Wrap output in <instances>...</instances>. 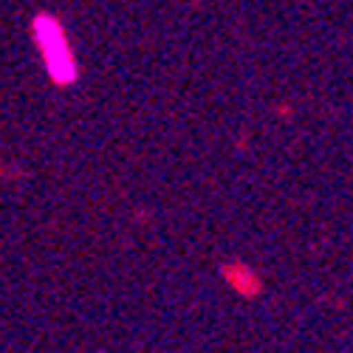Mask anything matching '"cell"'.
Instances as JSON below:
<instances>
[{"mask_svg": "<svg viewBox=\"0 0 353 353\" xmlns=\"http://www.w3.org/2000/svg\"><path fill=\"white\" fill-rule=\"evenodd\" d=\"M34 34H37V43H40V51L46 57V65H48V74L57 79V82H71L77 77L74 71V57L68 51V43L63 37V28L54 17H40L37 26H34Z\"/></svg>", "mask_w": 353, "mask_h": 353, "instance_id": "1", "label": "cell"}]
</instances>
